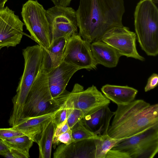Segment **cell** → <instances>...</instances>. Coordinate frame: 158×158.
<instances>
[{"mask_svg": "<svg viewBox=\"0 0 158 158\" xmlns=\"http://www.w3.org/2000/svg\"><path fill=\"white\" fill-rule=\"evenodd\" d=\"M105 158H130V157L125 152L111 149L107 152Z\"/></svg>", "mask_w": 158, "mask_h": 158, "instance_id": "30", "label": "cell"}, {"mask_svg": "<svg viewBox=\"0 0 158 158\" xmlns=\"http://www.w3.org/2000/svg\"><path fill=\"white\" fill-rule=\"evenodd\" d=\"M114 114L107 105L85 116L81 120L84 126L94 134L104 135L108 134L110 120Z\"/></svg>", "mask_w": 158, "mask_h": 158, "instance_id": "15", "label": "cell"}, {"mask_svg": "<svg viewBox=\"0 0 158 158\" xmlns=\"http://www.w3.org/2000/svg\"><path fill=\"white\" fill-rule=\"evenodd\" d=\"M57 103L60 107L80 110L85 116L109 105L110 100L93 85L84 90L82 86L76 84L72 91L61 96Z\"/></svg>", "mask_w": 158, "mask_h": 158, "instance_id": "6", "label": "cell"}, {"mask_svg": "<svg viewBox=\"0 0 158 158\" xmlns=\"http://www.w3.org/2000/svg\"><path fill=\"white\" fill-rule=\"evenodd\" d=\"M0 155L7 158H28L22 152L12 148H9L8 150L2 153Z\"/></svg>", "mask_w": 158, "mask_h": 158, "instance_id": "28", "label": "cell"}, {"mask_svg": "<svg viewBox=\"0 0 158 158\" xmlns=\"http://www.w3.org/2000/svg\"><path fill=\"white\" fill-rule=\"evenodd\" d=\"M23 135H25L13 127L9 128H0V139L2 141Z\"/></svg>", "mask_w": 158, "mask_h": 158, "instance_id": "26", "label": "cell"}, {"mask_svg": "<svg viewBox=\"0 0 158 158\" xmlns=\"http://www.w3.org/2000/svg\"><path fill=\"white\" fill-rule=\"evenodd\" d=\"M24 23L7 6L0 8V47H14L23 35Z\"/></svg>", "mask_w": 158, "mask_h": 158, "instance_id": "12", "label": "cell"}, {"mask_svg": "<svg viewBox=\"0 0 158 158\" xmlns=\"http://www.w3.org/2000/svg\"><path fill=\"white\" fill-rule=\"evenodd\" d=\"M52 41L60 38L68 39L78 34L76 11L70 7L54 6L46 10Z\"/></svg>", "mask_w": 158, "mask_h": 158, "instance_id": "9", "label": "cell"}, {"mask_svg": "<svg viewBox=\"0 0 158 158\" xmlns=\"http://www.w3.org/2000/svg\"><path fill=\"white\" fill-rule=\"evenodd\" d=\"M67 109V121L70 128L71 129L76 123L82 119L85 115L81 110L79 109Z\"/></svg>", "mask_w": 158, "mask_h": 158, "instance_id": "24", "label": "cell"}, {"mask_svg": "<svg viewBox=\"0 0 158 158\" xmlns=\"http://www.w3.org/2000/svg\"><path fill=\"white\" fill-rule=\"evenodd\" d=\"M8 0H0V8H3L5 4Z\"/></svg>", "mask_w": 158, "mask_h": 158, "instance_id": "34", "label": "cell"}, {"mask_svg": "<svg viewBox=\"0 0 158 158\" xmlns=\"http://www.w3.org/2000/svg\"><path fill=\"white\" fill-rule=\"evenodd\" d=\"M9 149V148L3 141L0 139V155Z\"/></svg>", "mask_w": 158, "mask_h": 158, "instance_id": "33", "label": "cell"}, {"mask_svg": "<svg viewBox=\"0 0 158 158\" xmlns=\"http://www.w3.org/2000/svg\"><path fill=\"white\" fill-rule=\"evenodd\" d=\"M46 11L37 0H28L23 5L21 12L30 37L45 49L48 48L52 42Z\"/></svg>", "mask_w": 158, "mask_h": 158, "instance_id": "7", "label": "cell"}, {"mask_svg": "<svg viewBox=\"0 0 158 158\" xmlns=\"http://www.w3.org/2000/svg\"><path fill=\"white\" fill-rule=\"evenodd\" d=\"M73 142H74V140L72 136V130L70 129L54 139L52 146L55 148L56 146L58 145L60 143L68 144Z\"/></svg>", "mask_w": 158, "mask_h": 158, "instance_id": "25", "label": "cell"}, {"mask_svg": "<svg viewBox=\"0 0 158 158\" xmlns=\"http://www.w3.org/2000/svg\"><path fill=\"white\" fill-rule=\"evenodd\" d=\"M68 39L60 38L52 41L50 47L44 49L42 65L47 72L60 65L63 56Z\"/></svg>", "mask_w": 158, "mask_h": 158, "instance_id": "19", "label": "cell"}, {"mask_svg": "<svg viewBox=\"0 0 158 158\" xmlns=\"http://www.w3.org/2000/svg\"><path fill=\"white\" fill-rule=\"evenodd\" d=\"M9 148L19 150L30 157L29 151L33 145V140L29 136L23 135L3 141Z\"/></svg>", "mask_w": 158, "mask_h": 158, "instance_id": "22", "label": "cell"}, {"mask_svg": "<svg viewBox=\"0 0 158 158\" xmlns=\"http://www.w3.org/2000/svg\"><path fill=\"white\" fill-rule=\"evenodd\" d=\"M137 39L142 49L149 56L158 54V9L153 0H140L134 13Z\"/></svg>", "mask_w": 158, "mask_h": 158, "instance_id": "4", "label": "cell"}, {"mask_svg": "<svg viewBox=\"0 0 158 158\" xmlns=\"http://www.w3.org/2000/svg\"><path fill=\"white\" fill-rule=\"evenodd\" d=\"M60 108L52 96L47 71L42 64L40 70L27 94L20 119L53 113Z\"/></svg>", "mask_w": 158, "mask_h": 158, "instance_id": "5", "label": "cell"}, {"mask_svg": "<svg viewBox=\"0 0 158 158\" xmlns=\"http://www.w3.org/2000/svg\"><path fill=\"white\" fill-rule=\"evenodd\" d=\"M2 48V47H0V50Z\"/></svg>", "mask_w": 158, "mask_h": 158, "instance_id": "35", "label": "cell"}, {"mask_svg": "<svg viewBox=\"0 0 158 158\" xmlns=\"http://www.w3.org/2000/svg\"><path fill=\"white\" fill-rule=\"evenodd\" d=\"M90 45L91 43L83 40L78 34L72 36L67 40L63 61L79 70L95 69L98 64L93 55Z\"/></svg>", "mask_w": 158, "mask_h": 158, "instance_id": "10", "label": "cell"}, {"mask_svg": "<svg viewBox=\"0 0 158 158\" xmlns=\"http://www.w3.org/2000/svg\"><path fill=\"white\" fill-rule=\"evenodd\" d=\"M112 149L125 152L130 158H153L158 152V125L126 139Z\"/></svg>", "mask_w": 158, "mask_h": 158, "instance_id": "8", "label": "cell"}, {"mask_svg": "<svg viewBox=\"0 0 158 158\" xmlns=\"http://www.w3.org/2000/svg\"><path fill=\"white\" fill-rule=\"evenodd\" d=\"M95 139L62 143L56 149L54 158H95Z\"/></svg>", "mask_w": 158, "mask_h": 158, "instance_id": "14", "label": "cell"}, {"mask_svg": "<svg viewBox=\"0 0 158 158\" xmlns=\"http://www.w3.org/2000/svg\"><path fill=\"white\" fill-rule=\"evenodd\" d=\"M70 129L66 119L62 123L56 126L54 133L53 139Z\"/></svg>", "mask_w": 158, "mask_h": 158, "instance_id": "31", "label": "cell"}, {"mask_svg": "<svg viewBox=\"0 0 158 158\" xmlns=\"http://www.w3.org/2000/svg\"><path fill=\"white\" fill-rule=\"evenodd\" d=\"M76 11L78 34L91 44L101 40L110 29L123 26L124 0H80Z\"/></svg>", "mask_w": 158, "mask_h": 158, "instance_id": "1", "label": "cell"}, {"mask_svg": "<svg viewBox=\"0 0 158 158\" xmlns=\"http://www.w3.org/2000/svg\"><path fill=\"white\" fill-rule=\"evenodd\" d=\"M67 109L63 107L60 108L56 110L52 116V121L57 126L64 122L67 118Z\"/></svg>", "mask_w": 158, "mask_h": 158, "instance_id": "27", "label": "cell"}, {"mask_svg": "<svg viewBox=\"0 0 158 158\" xmlns=\"http://www.w3.org/2000/svg\"><path fill=\"white\" fill-rule=\"evenodd\" d=\"M55 6L67 7L72 0H51Z\"/></svg>", "mask_w": 158, "mask_h": 158, "instance_id": "32", "label": "cell"}, {"mask_svg": "<svg viewBox=\"0 0 158 158\" xmlns=\"http://www.w3.org/2000/svg\"><path fill=\"white\" fill-rule=\"evenodd\" d=\"M126 139L112 138L108 134L94 139L95 146V158H105L107 152L116 145L124 141Z\"/></svg>", "mask_w": 158, "mask_h": 158, "instance_id": "21", "label": "cell"}, {"mask_svg": "<svg viewBox=\"0 0 158 158\" xmlns=\"http://www.w3.org/2000/svg\"><path fill=\"white\" fill-rule=\"evenodd\" d=\"M158 84V75L153 73L148 78L147 84L144 88V91L147 92L154 89Z\"/></svg>", "mask_w": 158, "mask_h": 158, "instance_id": "29", "label": "cell"}, {"mask_svg": "<svg viewBox=\"0 0 158 158\" xmlns=\"http://www.w3.org/2000/svg\"><path fill=\"white\" fill-rule=\"evenodd\" d=\"M136 35L128 27H114L106 32L101 40L114 48L121 55L141 61L144 58L138 52L136 47Z\"/></svg>", "mask_w": 158, "mask_h": 158, "instance_id": "11", "label": "cell"}, {"mask_svg": "<svg viewBox=\"0 0 158 158\" xmlns=\"http://www.w3.org/2000/svg\"><path fill=\"white\" fill-rule=\"evenodd\" d=\"M56 126L52 119L37 138L36 143L39 146V158L51 157L54 133Z\"/></svg>", "mask_w": 158, "mask_h": 158, "instance_id": "20", "label": "cell"}, {"mask_svg": "<svg viewBox=\"0 0 158 158\" xmlns=\"http://www.w3.org/2000/svg\"><path fill=\"white\" fill-rule=\"evenodd\" d=\"M71 130L72 136L75 142L95 139L99 136L88 129L83 124L82 120L76 123Z\"/></svg>", "mask_w": 158, "mask_h": 158, "instance_id": "23", "label": "cell"}, {"mask_svg": "<svg viewBox=\"0 0 158 158\" xmlns=\"http://www.w3.org/2000/svg\"><path fill=\"white\" fill-rule=\"evenodd\" d=\"M91 48L98 64L108 68L115 67L121 56L113 47L101 40L92 42Z\"/></svg>", "mask_w": 158, "mask_h": 158, "instance_id": "17", "label": "cell"}, {"mask_svg": "<svg viewBox=\"0 0 158 158\" xmlns=\"http://www.w3.org/2000/svg\"><path fill=\"white\" fill-rule=\"evenodd\" d=\"M101 90L107 98L117 105H126L133 101L138 92L136 89L127 85L110 84L103 86Z\"/></svg>", "mask_w": 158, "mask_h": 158, "instance_id": "18", "label": "cell"}, {"mask_svg": "<svg viewBox=\"0 0 158 158\" xmlns=\"http://www.w3.org/2000/svg\"><path fill=\"white\" fill-rule=\"evenodd\" d=\"M55 112L35 117L21 119L12 127L36 142L43 129L52 120Z\"/></svg>", "mask_w": 158, "mask_h": 158, "instance_id": "16", "label": "cell"}, {"mask_svg": "<svg viewBox=\"0 0 158 158\" xmlns=\"http://www.w3.org/2000/svg\"><path fill=\"white\" fill-rule=\"evenodd\" d=\"M79 70L76 67L63 61L57 66L47 72L49 89L57 103L58 99L68 91L66 88L69 81Z\"/></svg>", "mask_w": 158, "mask_h": 158, "instance_id": "13", "label": "cell"}, {"mask_svg": "<svg viewBox=\"0 0 158 158\" xmlns=\"http://www.w3.org/2000/svg\"><path fill=\"white\" fill-rule=\"evenodd\" d=\"M108 135L115 139H126L158 125V104L143 100L118 105Z\"/></svg>", "mask_w": 158, "mask_h": 158, "instance_id": "2", "label": "cell"}, {"mask_svg": "<svg viewBox=\"0 0 158 158\" xmlns=\"http://www.w3.org/2000/svg\"><path fill=\"white\" fill-rule=\"evenodd\" d=\"M44 48L39 44L29 46L23 50L24 69L12 100L13 111L9 123L12 127L20 119L24 103L29 90L39 74L42 66Z\"/></svg>", "mask_w": 158, "mask_h": 158, "instance_id": "3", "label": "cell"}]
</instances>
